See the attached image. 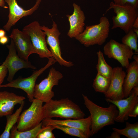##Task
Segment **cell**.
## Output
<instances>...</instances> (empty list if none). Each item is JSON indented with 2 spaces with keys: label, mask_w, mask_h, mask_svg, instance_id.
Segmentation results:
<instances>
[{
  "label": "cell",
  "mask_w": 138,
  "mask_h": 138,
  "mask_svg": "<svg viewBox=\"0 0 138 138\" xmlns=\"http://www.w3.org/2000/svg\"><path fill=\"white\" fill-rule=\"evenodd\" d=\"M97 54L98 62L96 67L97 73L111 79L113 73V68L106 62L103 53L100 50L97 52Z\"/></svg>",
  "instance_id": "obj_22"
},
{
  "label": "cell",
  "mask_w": 138,
  "mask_h": 138,
  "mask_svg": "<svg viewBox=\"0 0 138 138\" xmlns=\"http://www.w3.org/2000/svg\"><path fill=\"white\" fill-rule=\"evenodd\" d=\"M121 135L117 132L114 131L111 135L106 137L107 138H120Z\"/></svg>",
  "instance_id": "obj_31"
},
{
  "label": "cell",
  "mask_w": 138,
  "mask_h": 138,
  "mask_svg": "<svg viewBox=\"0 0 138 138\" xmlns=\"http://www.w3.org/2000/svg\"><path fill=\"white\" fill-rule=\"evenodd\" d=\"M6 34V32L4 30L0 29V38L5 36Z\"/></svg>",
  "instance_id": "obj_35"
},
{
  "label": "cell",
  "mask_w": 138,
  "mask_h": 138,
  "mask_svg": "<svg viewBox=\"0 0 138 138\" xmlns=\"http://www.w3.org/2000/svg\"><path fill=\"white\" fill-rule=\"evenodd\" d=\"M22 31L30 37L36 54L41 58L53 57L47 46L44 32L41 28L39 22L33 21L24 27Z\"/></svg>",
  "instance_id": "obj_7"
},
{
  "label": "cell",
  "mask_w": 138,
  "mask_h": 138,
  "mask_svg": "<svg viewBox=\"0 0 138 138\" xmlns=\"http://www.w3.org/2000/svg\"><path fill=\"white\" fill-rule=\"evenodd\" d=\"M74 10L71 15H66L69 21L70 28L67 35L70 38H75L84 30L85 17L80 6L73 4Z\"/></svg>",
  "instance_id": "obj_17"
},
{
  "label": "cell",
  "mask_w": 138,
  "mask_h": 138,
  "mask_svg": "<svg viewBox=\"0 0 138 138\" xmlns=\"http://www.w3.org/2000/svg\"><path fill=\"white\" fill-rule=\"evenodd\" d=\"M40 27L47 36V44L49 46V50L56 62L60 65L67 67L73 66V62L65 60L62 56L59 40L61 33L55 22L53 21L52 27L50 29L44 25L40 26Z\"/></svg>",
  "instance_id": "obj_9"
},
{
  "label": "cell",
  "mask_w": 138,
  "mask_h": 138,
  "mask_svg": "<svg viewBox=\"0 0 138 138\" xmlns=\"http://www.w3.org/2000/svg\"><path fill=\"white\" fill-rule=\"evenodd\" d=\"M133 28L138 29V17H137L134 22L133 25Z\"/></svg>",
  "instance_id": "obj_33"
},
{
  "label": "cell",
  "mask_w": 138,
  "mask_h": 138,
  "mask_svg": "<svg viewBox=\"0 0 138 138\" xmlns=\"http://www.w3.org/2000/svg\"><path fill=\"white\" fill-rule=\"evenodd\" d=\"M62 125L76 128L82 131L88 138L91 136V121L90 116L86 118L81 119H68L57 120L44 118L42 121V126Z\"/></svg>",
  "instance_id": "obj_16"
},
{
  "label": "cell",
  "mask_w": 138,
  "mask_h": 138,
  "mask_svg": "<svg viewBox=\"0 0 138 138\" xmlns=\"http://www.w3.org/2000/svg\"><path fill=\"white\" fill-rule=\"evenodd\" d=\"M63 77L62 73L52 67L47 76L39 84H36L34 91V98L45 103L52 99L54 96V93L52 90L53 87L57 85L59 80Z\"/></svg>",
  "instance_id": "obj_8"
},
{
  "label": "cell",
  "mask_w": 138,
  "mask_h": 138,
  "mask_svg": "<svg viewBox=\"0 0 138 138\" xmlns=\"http://www.w3.org/2000/svg\"><path fill=\"white\" fill-rule=\"evenodd\" d=\"M110 82V79L97 73L94 80L92 86L96 92L105 94L109 88Z\"/></svg>",
  "instance_id": "obj_23"
},
{
  "label": "cell",
  "mask_w": 138,
  "mask_h": 138,
  "mask_svg": "<svg viewBox=\"0 0 138 138\" xmlns=\"http://www.w3.org/2000/svg\"><path fill=\"white\" fill-rule=\"evenodd\" d=\"M126 69L127 74L123 86L125 98L129 96L134 87L138 86V62L133 61L129 64Z\"/></svg>",
  "instance_id": "obj_19"
},
{
  "label": "cell",
  "mask_w": 138,
  "mask_h": 138,
  "mask_svg": "<svg viewBox=\"0 0 138 138\" xmlns=\"http://www.w3.org/2000/svg\"><path fill=\"white\" fill-rule=\"evenodd\" d=\"M110 26L108 18L102 17L98 24L86 26L83 32L75 38L85 47L95 44L101 45L109 36Z\"/></svg>",
  "instance_id": "obj_3"
},
{
  "label": "cell",
  "mask_w": 138,
  "mask_h": 138,
  "mask_svg": "<svg viewBox=\"0 0 138 138\" xmlns=\"http://www.w3.org/2000/svg\"><path fill=\"white\" fill-rule=\"evenodd\" d=\"M138 115V103L134 107L129 115V117H136Z\"/></svg>",
  "instance_id": "obj_30"
},
{
  "label": "cell",
  "mask_w": 138,
  "mask_h": 138,
  "mask_svg": "<svg viewBox=\"0 0 138 138\" xmlns=\"http://www.w3.org/2000/svg\"><path fill=\"white\" fill-rule=\"evenodd\" d=\"M138 54L133 55L132 58L134 60V61L138 62Z\"/></svg>",
  "instance_id": "obj_36"
},
{
  "label": "cell",
  "mask_w": 138,
  "mask_h": 138,
  "mask_svg": "<svg viewBox=\"0 0 138 138\" xmlns=\"http://www.w3.org/2000/svg\"><path fill=\"white\" fill-rule=\"evenodd\" d=\"M30 107L20 115L17 128L20 131L29 130L34 128L44 119L43 102L34 98Z\"/></svg>",
  "instance_id": "obj_4"
},
{
  "label": "cell",
  "mask_w": 138,
  "mask_h": 138,
  "mask_svg": "<svg viewBox=\"0 0 138 138\" xmlns=\"http://www.w3.org/2000/svg\"><path fill=\"white\" fill-rule=\"evenodd\" d=\"M25 98L12 92L0 91V118L11 114L15 105H21Z\"/></svg>",
  "instance_id": "obj_18"
},
{
  "label": "cell",
  "mask_w": 138,
  "mask_h": 138,
  "mask_svg": "<svg viewBox=\"0 0 138 138\" xmlns=\"http://www.w3.org/2000/svg\"><path fill=\"white\" fill-rule=\"evenodd\" d=\"M126 126L123 129H119L116 128L112 129L113 131L118 133L121 135H124L128 138H138V123L133 124L127 122Z\"/></svg>",
  "instance_id": "obj_24"
},
{
  "label": "cell",
  "mask_w": 138,
  "mask_h": 138,
  "mask_svg": "<svg viewBox=\"0 0 138 138\" xmlns=\"http://www.w3.org/2000/svg\"><path fill=\"white\" fill-rule=\"evenodd\" d=\"M9 37L13 41L18 55L25 61H28L31 54L36 53L29 36L18 29H13Z\"/></svg>",
  "instance_id": "obj_13"
},
{
  "label": "cell",
  "mask_w": 138,
  "mask_h": 138,
  "mask_svg": "<svg viewBox=\"0 0 138 138\" xmlns=\"http://www.w3.org/2000/svg\"><path fill=\"white\" fill-rule=\"evenodd\" d=\"M42 126V121L38 125L31 130L23 131H19L15 124L10 131V138H37V135Z\"/></svg>",
  "instance_id": "obj_21"
},
{
  "label": "cell",
  "mask_w": 138,
  "mask_h": 138,
  "mask_svg": "<svg viewBox=\"0 0 138 138\" xmlns=\"http://www.w3.org/2000/svg\"><path fill=\"white\" fill-rule=\"evenodd\" d=\"M138 35L133 31L132 29L122 38V43L128 46L135 52V54H138V49L137 44Z\"/></svg>",
  "instance_id": "obj_25"
},
{
  "label": "cell",
  "mask_w": 138,
  "mask_h": 138,
  "mask_svg": "<svg viewBox=\"0 0 138 138\" xmlns=\"http://www.w3.org/2000/svg\"><path fill=\"white\" fill-rule=\"evenodd\" d=\"M108 102L115 105L118 109V114L115 121L123 123L129 118V115L135 106L138 103V86L134 87L127 97L117 100L106 98Z\"/></svg>",
  "instance_id": "obj_12"
},
{
  "label": "cell",
  "mask_w": 138,
  "mask_h": 138,
  "mask_svg": "<svg viewBox=\"0 0 138 138\" xmlns=\"http://www.w3.org/2000/svg\"><path fill=\"white\" fill-rule=\"evenodd\" d=\"M52 125L55 129L60 130L68 135L80 138H88L82 131L78 129L62 125Z\"/></svg>",
  "instance_id": "obj_26"
},
{
  "label": "cell",
  "mask_w": 138,
  "mask_h": 138,
  "mask_svg": "<svg viewBox=\"0 0 138 138\" xmlns=\"http://www.w3.org/2000/svg\"><path fill=\"white\" fill-rule=\"evenodd\" d=\"M8 41V38L7 36H5L0 38V44L4 45L7 43Z\"/></svg>",
  "instance_id": "obj_32"
},
{
  "label": "cell",
  "mask_w": 138,
  "mask_h": 138,
  "mask_svg": "<svg viewBox=\"0 0 138 138\" xmlns=\"http://www.w3.org/2000/svg\"><path fill=\"white\" fill-rule=\"evenodd\" d=\"M48 59V62L45 66L34 71L30 76L26 78L18 77L13 79L8 83L0 85V88L10 87L21 89L26 93L29 101L32 102L34 99V89L37 78L45 70L56 62L53 57Z\"/></svg>",
  "instance_id": "obj_6"
},
{
  "label": "cell",
  "mask_w": 138,
  "mask_h": 138,
  "mask_svg": "<svg viewBox=\"0 0 138 138\" xmlns=\"http://www.w3.org/2000/svg\"><path fill=\"white\" fill-rule=\"evenodd\" d=\"M8 72V69L6 67L2 65H0V86L3 82Z\"/></svg>",
  "instance_id": "obj_29"
},
{
  "label": "cell",
  "mask_w": 138,
  "mask_h": 138,
  "mask_svg": "<svg viewBox=\"0 0 138 138\" xmlns=\"http://www.w3.org/2000/svg\"><path fill=\"white\" fill-rule=\"evenodd\" d=\"M126 75L121 67L113 68V73L109 88L104 94L106 98L117 100L124 98L123 86Z\"/></svg>",
  "instance_id": "obj_15"
},
{
  "label": "cell",
  "mask_w": 138,
  "mask_h": 138,
  "mask_svg": "<svg viewBox=\"0 0 138 138\" xmlns=\"http://www.w3.org/2000/svg\"><path fill=\"white\" fill-rule=\"evenodd\" d=\"M8 4L9 9L8 19L6 24L3 27L5 30L9 31L11 28L23 17L31 15L39 8L41 0H37L35 4L31 8L26 10L20 6L16 0H4Z\"/></svg>",
  "instance_id": "obj_14"
},
{
  "label": "cell",
  "mask_w": 138,
  "mask_h": 138,
  "mask_svg": "<svg viewBox=\"0 0 138 138\" xmlns=\"http://www.w3.org/2000/svg\"><path fill=\"white\" fill-rule=\"evenodd\" d=\"M105 54L108 58L117 60L122 67L126 69L134 53L128 46L113 39H111L105 45L103 48Z\"/></svg>",
  "instance_id": "obj_10"
},
{
  "label": "cell",
  "mask_w": 138,
  "mask_h": 138,
  "mask_svg": "<svg viewBox=\"0 0 138 138\" xmlns=\"http://www.w3.org/2000/svg\"><path fill=\"white\" fill-rule=\"evenodd\" d=\"M55 129L53 125L42 126L39 132L37 138H55L52 131Z\"/></svg>",
  "instance_id": "obj_27"
},
{
  "label": "cell",
  "mask_w": 138,
  "mask_h": 138,
  "mask_svg": "<svg viewBox=\"0 0 138 138\" xmlns=\"http://www.w3.org/2000/svg\"><path fill=\"white\" fill-rule=\"evenodd\" d=\"M4 0H0V7L5 8H7L8 7L5 5Z\"/></svg>",
  "instance_id": "obj_34"
},
{
  "label": "cell",
  "mask_w": 138,
  "mask_h": 138,
  "mask_svg": "<svg viewBox=\"0 0 138 138\" xmlns=\"http://www.w3.org/2000/svg\"><path fill=\"white\" fill-rule=\"evenodd\" d=\"M82 95L84 104L90 114L91 136L97 133L105 126L114 124L119 113L115 105L111 103L108 107H102L93 102L86 96Z\"/></svg>",
  "instance_id": "obj_1"
},
{
  "label": "cell",
  "mask_w": 138,
  "mask_h": 138,
  "mask_svg": "<svg viewBox=\"0 0 138 138\" xmlns=\"http://www.w3.org/2000/svg\"><path fill=\"white\" fill-rule=\"evenodd\" d=\"M25 103L24 101L20 107L13 114L6 116V123L4 130L0 135V138H10L11 129L17 122L20 114L22 110Z\"/></svg>",
  "instance_id": "obj_20"
},
{
  "label": "cell",
  "mask_w": 138,
  "mask_h": 138,
  "mask_svg": "<svg viewBox=\"0 0 138 138\" xmlns=\"http://www.w3.org/2000/svg\"><path fill=\"white\" fill-rule=\"evenodd\" d=\"M116 4L121 6H129L138 8V0H113Z\"/></svg>",
  "instance_id": "obj_28"
},
{
  "label": "cell",
  "mask_w": 138,
  "mask_h": 138,
  "mask_svg": "<svg viewBox=\"0 0 138 138\" xmlns=\"http://www.w3.org/2000/svg\"><path fill=\"white\" fill-rule=\"evenodd\" d=\"M43 108L44 118L78 119L84 118L85 115L77 104L67 98L52 99L45 103Z\"/></svg>",
  "instance_id": "obj_2"
},
{
  "label": "cell",
  "mask_w": 138,
  "mask_h": 138,
  "mask_svg": "<svg viewBox=\"0 0 138 138\" xmlns=\"http://www.w3.org/2000/svg\"><path fill=\"white\" fill-rule=\"evenodd\" d=\"M9 49L8 54L2 65L7 69L8 74L7 80L10 82L13 80L14 76L19 70L23 68H29L32 69H36L28 61H25L20 58L16 53L14 43L11 39L10 45H6Z\"/></svg>",
  "instance_id": "obj_11"
},
{
  "label": "cell",
  "mask_w": 138,
  "mask_h": 138,
  "mask_svg": "<svg viewBox=\"0 0 138 138\" xmlns=\"http://www.w3.org/2000/svg\"><path fill=\"white\" fill-rule=\"evenodd\" d=\"M113 9L116 14L112 17V29L119 28L127 33L133 28L134 22L138 17V8L129 6H121L111 2L106 13Z\"/></svg>",
  "instance_id": "obj_5"
}]
</instances>
